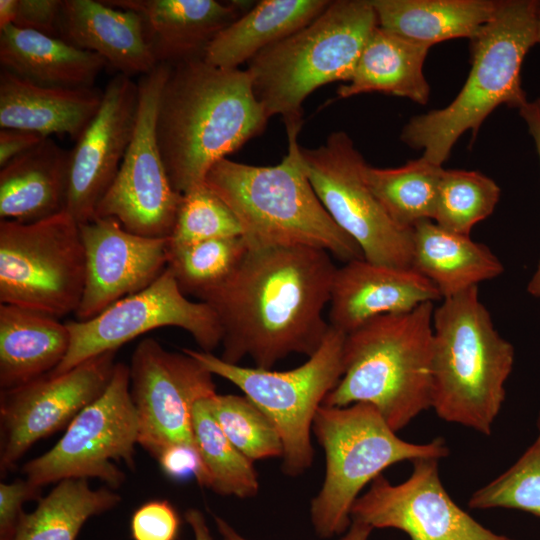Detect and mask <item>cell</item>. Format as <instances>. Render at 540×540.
<instances>
[{
    "mask_svg": "<svg viewBox=\"0 0 540 540\" xmlns=\"http://www.w3.org/2000/svg\"><path fill=\"white\" fill-rule=\"evenodd\" d=\"M59 38L101 56L117 73L132 77L151 72L157 62L143 21L132 10L94 0H62Z\"/></svg>",
    "mask_w": 540,
    "mask_h": 540,
    "instance_id": "22",
    "label": "cell"
},
{
    "mask_svg": "<svg viewBox=\"0 0 540 540\" xmlns=\"http://www.w3.org/2000/svg\"><path fill=\"white\" fill-rule=\"evenodd\" d=\"M179 529V515L166 500L144 503L131 518L133 540H176Z\"/></svg>",
    "mask_w": 540,
    "mask_h": 540,
    "instance_id": "39",
    "label": "cell"
},
{
    "mask_svg": "<svg viewBox=\"0 0 540 540\" xmlns=\"http://www.w3.org/2000/svg\"><path fill=\"white\" fill-rule=\"evenodd\" d=\"M329 3V0H262L214 38L204 59L217 67L238 68L263 49L311 23Z\"/></svg>",
    "mask_w": 540,
    "mask_h": 540,
    "instance_id": "28",
    "label": "cell"
},
{
    "mask_svg": "<svg viewBox=\"0 0 540 540\" xmlns=\"http://www.w3.org/2000/svg\"><path fill=\"white\" fill-rule=\"evenodd\" d=\"M537 44H540V1L536 4Z\"/></svg>",
    "mask_w": 540,
    "mask_h": 540,
    "instance_id": "49",
    "label": "cell"
},
{
    "mask_svg": "<svg viewBox=\"0 0 540 540\" xmlns=\"http://www.w3.org/2000/svg\"><path fill=\"white\" fill-rule=\"evenodd\" d=\"M79 228L86 271L76 320L91 319L118 300L145 289L168 266L169 237L132 233L113 217H95Z\"/></svg>",
    "mask_w": 540,
    "mask_h": 540,
    "instance_id": "19",
    "label": "cell"
},
{
    "mask_svg": "<svg viewBox=\"0 0 540 540\" xmlns=\"http://www.w3.org/2000/svg\"><path fill=\"white\" fill-rule=\"evenodd\" d=\"M85 271L79 224L67 211L30 223L0 221V304L58 318L75 313Z\"/></svg>",
    "mask_w": 540,
    "mask_h": 540,
    "instance_id": "10",
    "label": "cell"
},
{
    "mask_svg": "<svg viewBox=\"0 0 540 540\" xmlns=\"http://www.w3.org/2000/svg\"><path fill=\"white\" fill-rule=\"evenodd\" d=\"M116 351L92 357L74 368L47 374L1 390L0 470L6 474L39 440L67 428L108 386Z\"/></svg>",
    "mask_w": 540,
    "mask_h": 540,
    "instance_id": "16",
    "label": "cell"
},
{
    "mask_svg": "<svg viewBox=\"0 0 540 540\" xmlns=\"http://www.w3.org/2000/svg\"><path fill=\"white\" fill-rule=\"evenodd\" d=\"M44 137L38 133L21 130L3 128L0 130V167L5 166L13 159L25 154L37 145Z\"/></svg>",
    "mask_w": 540,
    "mask_h": 540,
    "instance_id": "43",
    "label": "cell"
},
{
    "mask_svg": "<svg viewBox=\"0 0 540 540\" xmlns=\"http://www.w3.org/2000/svg\"><path fill=\"white\" fill-rule=\"evenodd\" d=\"M309 181L322 205L359 246L365 260L412 268V228L397 224L364 177L365 160L344 131L312 149L301 147Z\"/></svg>",
    "mask_w": 540,
    "mask_h": 540,
    "instance_id": "12",
    "label": "cell"
},
{
    "mask_svg": "<svg viewBox=\"0 0 540 540\" xmlns=\"http://www.w3.org/2000/svg\"><path fill=\"white\" fill-rule=\"evenodd\" d=\"M130 394L138 424V444L155 459L174 444L196 446L193 409L216 394L213 374L183 350H166L145 338L132 353Z\"/></svg>",
    "mask_w": 540,
    "mask_h": 540,
    "instance_id": "15",
    "label": "cell"
},
{
    "mask_svg": "<svg viewBox=\"0 0 540 540\" xmlns=\"http://www.w3.org/2000/svg\"><path fill=\"white\" fill-rule=\"evenodd\" d=\"M312 431L324 450L325 476L311 501L310 519L317 536L325 539L347 531L361 490L386 468L405 460H440L449 455L442 438L421 444L399 438L378 410L366 403L321 405Z\"/></svg>",
    "mask_w": 540,
    "mask_h": 540,
    "instance_id": "8",
    "label": "cell"
},
{
    "mask_svg": "<svg viewBox=\"0 0 540 540\" xmlns=\"http://www.w3.org/2000/svg\"><path fill=\"white\" fill-rule=\"evenodd\" d=\"M138 436L129 366L118 362L104 392L72 420L50 450L25 463L21 472L39 487L64 479L97 478L115 489L125 481L115 462L134 468Z\"/></svg>",
    "mask_w": 540,
    "mask_h": 540,
    "instance_id": "11",
    "label": "cell"
},
{
    "mask_svg": "<svg viewBox=\"0 0 540 540\" xmlns=\"http://www.w3.org/2000/svg\"><path fill=\"white\" fill-rule=\"evenodd\" d=\"M377 26L371 0L330 1L311 23L251 58L246 70L268 119L280 115L286 133H299L306 97L330 82H348Z\"/></svg>",
    "mask_w": 540,
    "mask_h": 540,
    "instance_id": "7",
    "label": "cell"
},
{
    "mask_svg": "<svg viewBox=\"0 0 540 540\" xmlns=\"http://www.w3.org/2000/svg\"><path fill=\"white\" fill-rule=\"evenodd\" d=\"M431 408L442 420L489 435L505 400L514 348L494 327L478 287L433 313Z\"/></svg>",
    "mask_w": 540,
    "mask_h": 540,
    "instance_id": "6",
    "label": "cell"
},
{
    "mask_svg": "<svg viewBox=\"0 0 540 540\" xmlns=\"http://www.w3.org/2000/svg\"><path fill=\"white\" fill-rule=\"evenodd\" d=\"M138 83L116 73L106 84L94 118L70 151L65 211L78 224L96 216L113 183L136 126Z\"/></svg>",
    "mask_w": 540,
    "mask_h": 540,
    "instance_id": "18",
    "label": "cell"
},
{
    "mask_svg": "<svg viewBox=\"0 0 540 540\" xmlns=\"http://www.w3.org/2000/svg\"><path fill=\"white\" fill-rule=\"evenodd\" d=\"M206 401L223 433L247 458H282L283 444L277 428L246 396L216 393Z\"/></svg>",
    "mask_w": 540,
    "mask_h": 540,
    "instance_id": "36",
    "label": "cell"
},
{
    "mask_svg": "<svg viewBox=\"0 0 540 540\" xmlns=\"http://www.w3.org/2000/svg\"><path fill=\"white\" fill-rule=\"evenodd\" d=\"M297 132L287 133L288 150L273 166L229 158L217 161L204 183L237 218L248 249L311 247L346 263L363 259L357 243L330 217L304 166Z\"/></svg>",
    "mask_w": 540,
    "mask_h": 540,
    "instance_id": "3",
    "label": "cell"
},
{
    "mask_svg": "<svg viewBox=\"0 0 540 540\" xmlns=\"http://www.w3.org/2000/svg\"><path fill=\"white\" fill-rule=\"evenodd\" d=\"M0 63L34 84L60 88H91L108 66L101 56L59 37L15 25L0 31Z\"/></svg>",
    "mask_w": 540,
    "mask_h": 540,
    "instance_id": "26",
    "label": "cell"
},
{
    "mask_svg": "<svg viewBox=\"0 0 540 540\" xmlns=\"http://www.w3.org/2000/svg\"><path fill=\"white\" fill-rule=\"evenodd\" d=\"M500 188L477 171L443 170L433 221L445 230L470 235L494 211Z\"/></svg>",
    "mask_w": 540,
    "mask_h": 540,
    "instance_id": "35",
    "label": "cell"
},
{
    "mask_svg": "<svg viewBox=\"0 0 540 540\" xmlns=\"http://www.w3.org/2000/svg\"><path fill=\"white\" fill-rule=\"evenodd\" d=\"M17 0H0V31L13 25L16 17Z\"/></svg>",
    "mask_w": 540,
    "mask_h": 540,
    "instance_id": "47",
    "label": "cell"
},
{
    "mask_svg": "<svg viewBox=\"0 0 540 540\" xmlns=\"http://www.w3.org/2000/svg\"><path fill=\"white\" fill-rule=\"evenodd\" d=\"M436 300H442L438 289L414 268L355 259L336 269L329 325L348 334L375 317L409 312Z\"/></svg>",
    "mask_w": 540,
    "mask_h": 540,
    "instance_id": "20",
    "label": "cell"
},
{
    "mask_svg": "<svg viewBox=\"0 0 540 540\" xmlns=\"http://www.w3.org/2000/svg\"><path fill=\"white\" fill-rule=\"evenodd\" d=\"M429 48L377 26L366 42L348 84L338 87V97L380 92L426 104L430 87L423 66Z\"/></svg>",
    "mask_w": 540,
    "mask_h": 540,
    "instance_id": "30",
    "label": "cell"
},
{
    "mask_svg": "<svg viewBox=\"0 0 540 540\" xmlns=\"http://www.w3.org/2000/svg\"><path fill=\"white\" fill-rule=\"evenodd\" d=\"M433 313L427 302L346 334L343 375L322 405L369 404L395 432L431 408Z\"/></svg>",
    "mask_w": 540,
    "mask_h": 540,
    "instance_id": "4",
    "label": "cell"
},
{
    "mask_svg": "<svg viewBox=\"0 0 540 540\" xmlns=\"http://www.w3.org/2000/svg\"><path fill=\"white\" fill-rule=\"evenodd\" d=\"M41 488L26 478L0 484V540H10L26 501L39 500Z\"/></svg>",
    "mask_w": 540,
    "mask_h": 540,
    "instance_id": "40",
    "label": "cell"
},
{
    "mask_svg": "<svg viewBox=\"0 0 540 540\" xmlns=\"http://www.w3.org/2000/svg\"><path fill=\"white\" fill-rule=\"evenodd\" d=\"M62 0H17L13 25L59 37V17Z\"/></svg>",
    "mask_w": 540,
    "mask_h": 540,
    "instance_id": "42",
    "label": "cell"
},
{
    "mask_svg": "<svg viewBox=\"0 0 540 540\" xmlns=\"http://www.w3.org/2000/svg\"><path fill=\"white\" fill-rule=\"evenodd\" d=\"M412 268L430 280L441 298L498 277L504 267L485 245L425 219L412 226Z\"/></svg>",
    "mask_w": 540,
    "mask_h": 540,
    "instance_id": "27",
    "label": "cell"
},
{
    "mask_svg": "<svg viewBox=\"0 0 540 540\" xmlns=\"http://www.w3.org/2000/svg\"><path fill=\"white\" fill-rule=\"evenodd\" d=\"M66 325L69 349L51 375L117 351L123 344L161 327L187 331L204 352L212 353L222 341V328L213 309L205 302L189 300L168 267L145 289L118 300L91 319L71 320Z\"/></svg>",
    "mask_w": 540,
    "mask_h": 540,
    "instance_id": "13",
    "label": "cell"
},
{
    "mask_svg": "<svg viewBox=\"0 0 540 540\" xmlns=\"http://www.w3.org/2000/svg\"><path fill=\"white\" fill-rule=\"evenodd\" d=\"M70 344L66 323L38 310L0 304V387L12 389L51 373Z\"/></svg>",
    "mask_w": 540,
    "mask_h": 540,
    "instance_id": "25",
    "label": "cell"
},
{
    "mask_svg": "<svg viewBox=\"0 0 540 540\" xmlns=\"http://www.w3.org/2000/svg\"><path fill=\"white\" fill-rule=\"evenodd\" d=\"M206 400H200L194 406L193 432L207 473V488L222 496L254 497L259 482L253 461L229 441Z\"/></svg>",
    "mask_w": 540,
    "mask_h": 540,
    "instance_id": "33",
    "label": "cell"
},
{
    "mask_svg": "<svg viewBox=\"0 0 540 540\" xmlns=\"http://www.w3.org/2000/svg\"><path fill=\"white\" fill-rule=\"evenodd\" d=\"M412 464L411 475L400 484L376 477L355 501L351 519L373 529L401 530L410 540H514L486 528L452 500L439 475V459Z\"/></svg>",
    "mask_w": 540,
    "mask_h": 540,
    "instance_id": "17",
    "label": "cell"
},
{
    "mask_svg": "<svg viewBox=\"0 0 540 540\" xmlns=\"http://www.w3.org/2000/svg\"><path fill=\"white\" fill-rule=\"evenodd\" d=\"M156 460L169 478L178 481L195 478L200 486L207 488V473L197 447L170 445L161 451Z\"/></svg>",
    "mask_w": 540,
    "mask_h": 540,
    "instance_id": "41",
    "label": "cell"
},
{
    "mask_svg": "<svg viewBox=\"0 0 540 540\" xmlns=\"http://www.w3.org/2000/svg\"><path fill=\"white\" fill-rule=\"evenodd\" d=\"M121 501L109 488L92 489L87 479H64L30 513H23L10 540H76L92 516Z\"/></svg>",
    "mask_w": 540,
    "mask_h": 540,
    "instance_id": "31",
    "label": "cell"
},
{
    "mask_svg": "<svg viewBox=\"0 0 540 540\" xmlns=\"http://www.w3.org/2000/svg\"><path fill=\"white\" fill-rule=\"evenodd\" d=\"M185 520L190 525L194 540H213L206 519L198 509H188L185 512Z\"/></svg>",
    "mask_w": 540,
    "mask_h": 540,
    "instance_id": "45",
    "label": "cell"
},
{
    "mask_svg": "<svg viewBox=\"0 0 540 540\" xmlns=\"http://www.w3.org/2000/svg\"><path fill=\"white\" fill-rule=\"evenodd\" d=\"M70 151L50 137L0 170V217L21 223L65 210Z\"/></svg>",
    "mask_w": 540,
    "mask_h": 540,
    "instance_id": "24",
    "label": "cell"
},
{
    "mask_svg": "<svg viewBox=\"0 0 540 540\" xmlns=\"http://www.w3.org/2000/svg\"><path fill=\"white\" fill-rule=\"evenodd\" d=\"M215 523L222 540H247L223 518L215 516Z\"/></svg>",
    "mask_w": 540,
    "mask_h": 540,
    "instance_id": "48",
    "label": "cell"
},
{
    "mask_svg": "<svg viewBox=\"0 0 540 540\" xmlns=\"http://www.w3.org/2000/svg\"><path fill=\"white\" fill-rule=\"evenodd\" d=\"M268 121L247 70L204 57L171 65L157 110L159 150L181 195L204 184L210 168L261 133Z\"/></svg>",
    "mask_w": 540,
    "mask_h": 540,
    "instance_id": "2",
    "label": "cell"
},
{
    "mask_svg": "<svg viewBox=\"0 0 540 540\" xmlns=\"http://www.w3.org/2000/svg\"><path fill=\"white\" fill-rule=\"evenodd\" d=\"M378 27L428 47L472 38L496 14L501 0H371Z\"/></svg>",
    "mask_w": 540,
    "mask_h": 540,
    "instance_id": "29",
    "label": "cell"
},
{
    "mask_svg": "<svg viewBox=\"0 0 540 540\" xmlns=\"http://www.w3.org/2000/svg\"><path fill=\"white\" fill-rule=\"evenodd\" d=\"M170 69V64L158 63L137 82L134 133L95 216L116 218L126 230L153 238L171 235L182 199L170 182L156 135L159 98Z\"/></svg>",
    "mask_w": 540,
    "mask_h": 540,
    "instance_id": "14",
    "label": "cell"
},
{
    "mask_svg": "<svg viewBox=\"0 0 540 540\" xmlns=\"http://www.w3.org/2000/svg\"><path fill=\"white\" fill-rule=\"evenodd\" d=\"M519 114L527 125L540 159V97L528 101L519 109ZM527 291L531 296L540 300V259L534 274L528 282Z\"/></svg>",
    "mask_w": 540,
    "mask_h": 540,
    "instance_id": "44",
    "label": "cell"
},
{
    "mask_svg": "<svg viewBox=\"0 0 540 540\" xmlns=\"http://www.w3.org/2000/svg\"><path fill=\"white\" fill-rule=\"evenodd\" d=\"M236 236H242L237 218L205 183L182 195L171 246Z\"/></svg>",
    "mask_w": 540,
    "mask_h": 540,
    "instance_id": "38",
    "label": "cell"
},
{
    "mask_svg": "<svg viewBox=\"0 0 540 540\" xmlns=\"http://www.w3.org/2000/svg\"><path fill=\"white\" fill-rule=\"evenodd\" d=\"M136 12L158 63L170 65L204 57L208 45L239 16L244 4L215 0H104Z\"/></svg>",
    "mask_w": 540,
    "mask_h": 540,
    "instance_id": "21",
    "label": "cell"
},
{
    "mask_svg": "<svg viewBox=\"0 0 540 540\" xmlns=\"http://www.w3.org/2000/svg\"><path fill=\"white\" fill-rule=\"evenodd\" d=\"M372 531L373 528L369 525L352 520L349 528L339 540H369Z\"/></svg>",
    "mask_w": 540,
    "mask_h": 540,
    "instance_id": "46",
    "label": "cell"
},
{
    "mask_svg": "<svg viewBox=\"0 0 540 540\" xmlns=\"http://www.w3.org/2000/svg\"><path fill=\"white\" fill-rule=\"evenodd\" d=\"M538 428H539V434H540V416H539V420H538Z\"/></svg>",
    "mask_w": 540,
    "mask_h": 540,
    "instance_id": "50",
    "label": "cell"
},
{
    "mask_svg": "<svg viewBox=\"0 0 540 540\" xmlns=\"http://www.w3.org/2000/svg\"><path fill=\"white\" fill-rule=\"evenodd\" d=\"M103 91L34 84L5 69L0 71V127L75 141L96 115Z\"/></svg>",
    "mask_w": 540,
    "mask_h": 540,
    "instance_id": "23",
    "label": "cell"
},
{
    "mask_svg": "<svg viewBox=\"0 0 540 540\" xmlns=\"http://www.w3.org/2000/svg\"><path fill=\"white\" fill-rule=\"evenodd\" d=\"M346 334L330 326L319 349L297 368L272 371L225 362L213 353L182 349L213 375L237 386L275 425L283 444L282 471L305 472L313 462V421L325 397L340 381Z\"/></svg>",
    "mask_w": 540,
    "mask_h": 540,
    "instance_id": "9",
    "label": "cell"
},
{
    "mask_svg": "<svg viewBox=\"0 0 540 540\" xmlns=\"http://www.w3.org/2000/svg\"><path fill=\"white\" fill-rule=\"evenodd\" d=\"M311 247L248 249L234 273L199 296L222 328L221 359L250 357L271 369L290 354L312 356L330 328L324 319L337 267Z\"/></svg>",
    "mask_w": 540,
    "mask_h": 540,
    "instance_id": "1",
    "label": "cell"
},
{
    "mask_svg": "<svg viewBox=\"0 0 540 540\" xmlns=\"http://www.w3.org/2000/svg\"><path fill=\"white\" fill-rule=\"evenodd\" d=\"M468 506L517 509L540 517V434L510 468L476 490Z\"/></svg>",
    "mask_w": 540,
    "mask_h": 540,
    "instance_id": "37",
    "label": "cell"
},
{
    "mask_svg": "<svg viewBox=\"0 0 540 540\" xmlns=\"http://www.w3.org/2000/svg\"><path fill=\"white\" fill-rule=\"evenodd\" d=\"M443 170L420 157L397 168L366 163L364 177L389 216L400 226L412 228L421 220H433Z\"/></svg>",
    "mask_w": 540,
    "mask_h": 540,
    "instance_id": "32",
    "label": "cell"
},
{
    "mask_svg": "<svg viewBox=\"0 0 540 540\" xmlns=\"http://www.w3.org/2000/svg\"><path fill=\"white\" fill-rule=\"evenodd\" d=\"M248 251L242 236L204 240L192 244H169L168 268L186 295L199 298L224 283Z\"/></svg>",
    "mask_w": 540,
    "mask_h": 540,
    "instance_id": "34",
    "label": "cell"
},
{
    "mask_svg": "<svg viewBox=\"0 0 540 540\" xmlns=\"http://www.w3.org/2000/svg\"><path fill=\"white\" fill-rule=\"evenodd\" d=\"M536 0H501L494 17L470 38L471 68L465 84L446 107L412 117L400 139L441 165L459 137L473 138L500 105L520 109L527 102L521 68L537 44Z\"/></svg>",
    "mask_w": 540,
    "mask_h": 540,
    "instance_id": "5",
    "label": "cell"
}]
</instances>
